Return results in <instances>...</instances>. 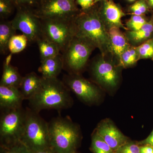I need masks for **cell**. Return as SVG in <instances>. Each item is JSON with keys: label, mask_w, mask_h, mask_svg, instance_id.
Wrapping results in <instances>:
<instances>
[{"label": "cell", "mask_w": 153, "mask_h": 153, "mask_svg": "<svg viewBox=\"0 0 153 153\" xmlns=\"http://www.w3.org/2000/svg\"><path fill=\"white\" fill-rule=\"evenodd\" d=\"M94 78L102 86L114 88L117 85L119 72L113 64L103 59L97 60L91 68Z\"/></svg>", "instance_id": "cell-11"}, {"label": "cell", "mask_w": 153, "mask_h": 153, "mask_svg": "<svg viewBox=\"0 0 153 153\" xmlns=\"http://www.w3.org/2000/svg\"><path fill=\"white\" fill-rule=\"evenodd\" d=\"M23 77L16 67L4 64L0 85L19 88Z\"/></svg>", "instance_id": "cell-18"}, {"label": "cell", "mask_w": 153, "mask_h": 153, "mask_svg": "<svg viewBox=\"0 0 153 153\" xmlns=\"http://www.w3.org/2000/svg\"><path fill=\"white\" fill-rule=\"evenodd\" d=\"M91 150L93 153H115L95 131L91 136Z\"/></svg>", "instance_id": "cell-22"}, {"label": "cell", "mask_w": 153, "mask_h": 153, "mask_svg": "<svg viewBox=\"0 0 153 153\" xmlns=\"http://www.w3.org/2000/svg\"><path fill=\"white\" fill-rule=\"evenodd\" d=\"M11 22L14 29L22 32L30 42H36L42 36L41 20L33 9H17L16 14Z\"/></svg>", "instance_id": "cell-9"}, {"label": "cell", "mask_w": 153, "mask_h": 153, "mask_svg": "<svg viewBox=\"0 0 153 153\" xmlns=\"http://www.w3.org/2000/svg\"><path fill=\"white\" fill-rule=\"evenodd\" d=\"M115 153H140V146L138 143L129 140L119 148Z\"/></svg>", "instance_id": "cell-30"}, {"label": "cell", "mask_w": 153, "mask_h": 153, "mask_svg": "<svg viewBox=\"0 0 153 153\" xmlns=\"http://www.w3.org/2000/svg\"><path fill=\"white\" fill-rule=\"evenodd\" d=\"M149 5L145 0H139L131 6L130 10L134 15L143 16L149 10Z\"/></svg>", "instance_id": "cell-28"}, {"label": "cell", "mask_w": 153, "mask_h": 153, "mask_svg": "<svg viewBox=\"0 0 153 153\" xmlns=\"http://www.w3.org/2000/svg\"><path fill=\"white\" fill-rule=\"evenodd\" d=\"M36 42L40 52L41 62L60 55V50L59 47L44 37L39 38Z\"/></svg>", "instance_id": "cell-20"}, {"label": "cell", "mask_w": 153, "mask_h": 153, "mask_svg": "<svg viewBox=\"0 0 153 153\" xmlns=\"http://www.w3.org/2000/svg\"><path fill=\"white\" fill-rule=\"evenodd\" d=\"M77 153L76 152H75V153Z\"/></svg>", "instance_id": "cell-40"}, {"label": "cell", "mask_w": 153, "mask_h": 153, "mask_svg": "<svg viewBox=\"0 0 153 153\" xmlns=\"http://www.w3.org/2000/svg\"><path fill=\"white\" fill-rule=\"evenodd\" d=\"M26 109L23 107L2 111L0 118L1 146L21 142L25 128Z\"/></svg>", "instance_id": "cell-5"}, {"label": "cell", "mask_w": 153, "mask_h": 153, "mask_svg": "<svg viewBox=\"0 0 153 153\" xmlns=\"http://www.w3.org/2000/svg\"><path fill=\"white\" fill-rule=\"evenodd\" d=\"M140 153H153V147L149 145L140 146Z\"/></svg>", "instance_id": "cell-34"}, {"label": "cell", "mask_w": 153, "mask_h": 153, "mask_svg": "<svg viewBox=\"0 0 153 153\" xmlns=\"http://www.w3.org/2000/svg\"><path fill=\"white\" fill-rule=\"evenodd\" d=\"M139 59H153V37L136 48Z\"/></svg>", "instance_id": "cell-25"}, {"label": "cell", "mask_w": 153, "mask_h": 153, "mask_svg": "<svg viewBox=\"0 0 153 153\" xmlns=\"http://www.w3.org/2000/svg\"><path fill=\"white\" fill-rule=\"evenodd\" d=\"M42 77L32 72L23 77L20 89L25 100H30L37 92L41 86Z\"/></svg>", "instance_id": "cell-16"}, {"label": "cell", "mask_w": 153, "mask_h": 153, "mask_svg": "<svg viewBox=\"0 0 153 153\" xmlns=\"http://www.w3.org/2000/svg\"><path fill=\"white\" fill-rule=\"evenodd\" d=\"M76 2L82 8V10H86L92 7L94 0H76Z\"/></svg>", "instance_id": "cell-32"}, {"label": "cell", "mask_w": 153, "mask_h": 153, "mask_svg": "<svg viewBox=\"0 0 153 153\" xmlns=\"http://www.w3.org/2000/svg\"><path fill=\"white\" fill-rule=\"evenodd\" d=\"M102 2L101 8L98 12L105 27L108 26L109 29L117 27L128 30L122 23V18L125 16V14L120 7L112 0H106Z\"/></svg>", "instance_id": "cell-13"}, {"label": "cell", "mask_w": 153, "mask_h": 153, "mask_svg": "<svg viewBox=\"0 0 153 153\" xmlns=\"http://www.w3.org/2000/svg\"><path fill=\"white\" fill-rule=\"evenodd\" d=\"M138 143L140 146V145L142 146V145H149L153 147V129L149 135L146 139L139 142Z\"/></svg>", "instance_id": "cell-33"}, {"label": "cell", "mask_w": 153, "mask_h": 153, "mask_svg": "<svg viewBox=\"0 0 153 153\" xmlns=\"http://www.w3.org/2000/svg\"><path fill=\"white\" fill-rule=\"evenodd\" d=\"M76 0H40L33 10L41 19L73 21L79 13Z\"/></svg>", "instance_id": "cell-6"}, {"label": "cell", "mask_w": 153, "mask_h": 153, "mask_svg": "<svg viewBox=\"0 0 153 153\" xmlns=\"http://www.w3.org/2000/svg\"><path fill=\"white\" fill-rule=\"evenodd\" d=\"M15 6L10 0H0V16L7 18L13 13Z\"/></svg>", "instance_id": "cell-29"}, {"label": "cell", "mask_w": 153, "mask_h": 153, "mask_svg": "<svg viewBox=\"0 0 153 153\" xmlns=\"http://www.w3.org/2000/svg\"><path fill=\"white\" fill-rule=\"evenodd\" d=\"M50 146L57 153H74L81 140L79 126L70 118H54L48 123Z\"/></svg>", "instance_id": "cell-3"}, {"label": "cell", "mask_w": 153, "mask_h": 153, "mask_svg": "<svg viewBox=\"0 0 153 153\" xmlns=\"http://www.w3.org/2000/svg\"><path fill=\"white\" fill-rule=\"evenodd\" d=\"M0 153H32V152L21 142L8 146H1Z\"/></svg>", "instance_id": "cell-27"}, {"label": "cell", "mask_w": 153, "mask_h": 153, "mask_svg": "<svg viewBox=\"0 0 153 153\" xmlns=\"http://www.w3.org/2000/svg\"><path fill=\"white\" fill-rule=\"evenodd\" d=\"M128 38L134 43H143L153 37V18L137 31H129Z\"/></svg>", "instance_id": "cell-19"}, {"label": "cell", "mask_w": 153, "mask_h": 153, "mask_svg": "<svg viewBox=\"0 0 153 153\" xmlns=\"http://www.w3.org/2000/svg\"><path fill=\"white\" fill-rule=\"evenodd\" d=\"M63 81L69 90L85 103L93 104L100 98V91L97 86L78 75H64Z\"/></svg>", "instance_id": "cell-10"}, {"label": "cell", "mask_w": 153, "mask_h": 153, "mask_svg": "<svg viewBox=\"0 0 153 153\" xmlns=\"http://www.w3.org/2000/svg\"><path fill=\"white\" fill-rule=\"evenodd\" d=\"M149 7L153 8V0H146Z\"/></svg>", "instance_id": "cell-37"}, {"label": "cell", "mask_w": 153, "mask_h": 153, "mask_svg": "<svg viewBox=\"0 0 153 153\" xmlns=\"http://www.w3.org/2000/svg\"><path fill=\"white\" fill-rule=\"evenodd\" d=\"M12 55H13V54L11 53L10 55L7 56L5 59V64L7 65H10V62L11 59H12Z\"/></svg>", "instance_id": "cell-36"}, {"label": "cell", "mask_w": 153, "mask_h": 153, "mask_svg": "<svg viewBox=\"0 0 153 153\" xmlns=\"http://www.w3.org/2000/svg\"><path fill=\"white\" fill-rule=\"evenodd\" d=\"M75 36L85 38L99 48L103 56L111 52L108 31L98 10L91 8L79 12L74 20Z\"/></svg>", "instance_id": "cell-2"}, {"label": "cell", "mask_w": 153, "mask_h": 153, "mask_svg": "<svg viewBox=\"0 0 153 153\" xmlns=\"http://www.w3.org/2000/svg\"><path fill=\"white\" fill-rule=\"evenodd\" d=\"M64 68L62 55L49 58L41 62L38 71L45 78H56L60 74Z\"/></svg>", "instance_id": "cell-15"}, {"label": "cell", "mask_w": 153, "mask_h": 153, "mask_svg": "<svg viewBox=\"0 0 153 153\" xmlns=\"http://www.w3.org/2000/svg\"><path fill=\"white\" fill-rule=\"evenodd\" d=\"M94 131L115 152L129 140L109 119L102 120Z\"/></svg>", "instance_id": "cell-12"}, {"label": "cell", "mask_w": 153, "mask_h": 153, "mask_svg": "<svg viewBox=\"0 0 153 153\" xmlns=\"http://www.w3.org/2000/svg\"><path fill=\"white\" fill-rule=\"evenodd\" d=\"M111 52L120 58L122 54L130 47L127 39L121 33L120 28L112 27L108 30Z\"/></svg>", "instance_id": "cell-17"}, {"label": "cell", "mask_w": 153, "mask_h": 153, "mask_svg": "<svg viewBox=\"0 0 153 153\" xmlns=\"http://www.w3.org/2000/svg\"><path fill=\"white\" fill-rule=\"evenodd\" d=\"M26 109L24 133L21 142L31 152L51 147L49 125L39 113Z\"/></svg>", "instance_id": "cell-4"}, {"label": "cell", "mask_w": 153, "mask_h": 153, "mask_svg": "<svg viewBox=\"0 0 153 153\" xmlns=\"http://www.w3.org/2000/svg\"><path fill=\"white\" fill-rule=\"evenodd\" d=\"M28 100L30 108L39 113L44 109H67L72 106L73 102L69 89L57 77H42L40 88Z\"/></svg>", "instance_id": "cell-1"}, {"label": "cell", "mask_w": 153, "mask_h": 153, "mask_svg": "<svg viewBox=\"0 0 153 153\" xmlns=\"http://www.w3.org/2000/svg\"><path fill=\"white\" fill-rule=\"evenodd\" d=\"M105 1H106V0H94V4H95L99 2H102Z\"/></svg>", "instance_id": "cell-38"}, {"label": "cell", "mask_w": 153, "mask_h": 153, "mask_svg": "<svg viewBox=\"0 0 153 153\" xmlns=\"http://www.w3.org/2000/svg\"><path fill=\"white\" fill-rule=\"evenodd\" d=\"M32 153H57L51 147L32 152Z\"/></svg>", "instance_id": "cell-35"}, {"label": "cell", "mask_w": 153, "mask_h": 153, "mask_svg": "<svg viewBox=\"0 0 153 153\" xmlns=\"http://www.w3.org/2000/svg\"><path fill=\"white\" fill-rule=\"evenodd\" d=\"M17 9L28 8H36L39 4L40 0H10Z\"/></svg>", "instance_id": "cell-31"}, {"label": "cell", "mask_w": 153, "mask_h": 153, "mask_svg": "<svg viewBox=\"0 0 153 153\" xmlns=\"http://www.w3.org/2000/svg\"><path fill=\"white\" fill-rule=\"evenodd\" d=\"M148 22L143 16L134 15L127 22L126 25L131 31H136L140 29Z\"/></svg>", "instance_id": "cell-26"}, {"label": "cell", "mask_w": 153, "mask_h": 153, "mask_svg": "<svg viewBox=\"0 0 153 153\" xmlns=\"http://www.w3.org/2000/svg\"><path fill=\"white\" fill-rule=\"evenodd\" d=\"M28 40L24 34L14 35L9 41L8 49L12 54L22 52L26 48Z\"/></svg>", "instance_id": "cell-23"}, {"label": "cell", "mask_w": 153, "mask_h": 153, "mask_svg": "<svg viewBox=\"0 0 153 153\" xmlns=\"http://www.w3.org/2000/svg\"><path fill=\"white\" fill-rule=\"evenodd\" d=\"M136 49L130 47L122 54L120 58V65L124 67L131 66L138 60Z\"/></svg>", "instance_id": "cell-24"}, {"label": "cell", "mask_w": 153, "mask_h": 153, "mask_svg": "<svg viewBox=\"0 0 153 153\" xmlns=\"http://www.w3.org/2000/svg\"><path fill=\"white\" fill-rule=\"evenodd\" d=\"M128 1H129L132 2L134 1L135 0H128Z\"/></svg>", "instance_id": "cell-39"}, {"label": "cell", "mask_w": 153, "mask_h": 153, "mask_svg": "<svg viewBox=\"0 0 153 153\" xmlns=\"http://www.w3.org/2000/svg\"><path fill=\"white\" fill-rule=\"evenodd\" d=\"M11 21H1L0 23V52L1 54L6 53L8 49L9 41L16 35Z\"/></svg>", "instance_id": "cell-21"}, {"label": "cell", "mask_w": 153, "mask_h": 153, "mask_svg": "<svg viewBox=\"0 0 153 153\" xmlns=\"http://www.w3.org/2000/svg\"><path fill=\"white\" fill-rule=\"evenodd\" d=\"M25 100L17 88L0 85V108L1 111L22 107Z\"/></svg>", "instance_id": "cell-14"}, {"label": "cell", "mask_w": 153, "mask_h": 153, "mask_svg": "<svg viewBox=\"0 0 153 153\" xmlns=\"http://www.w3.org/2000/svg\"><path fill=\"white\" fill-rule=\"evenodd\" d=\"M41 20V37L56 44L63 53L75 36L74 20L71 22L52 19Z\"/></svg>", "instance_id": "cell-8"}, {"label": "cell", "mask_w": 153, "mask_h": 153, "mask_svg": "<svg viewBox=\"0 0 153 153\" xmlns=\"http://www.w3.org/2000/svg\"><path fill=\"white\" fill-rule=\"evenodd\" d=\"M94 48L87 39L74 36L63 52V68L74 73L80 71L84 68Z\"/></svg>", "instance_id": "cell-7"}]
</instances>
